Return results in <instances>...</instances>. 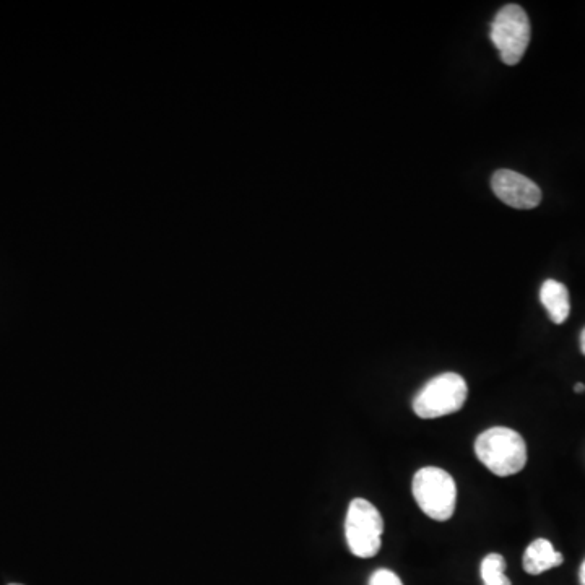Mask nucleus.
I'll return each mask as SVG.
<instances>
[{
	"mask_svg": "<svg viewBox=\"0 0 585 585\" xmlns=\"http://www.w3.org/2000/svg\"><path fill=\"white\" fill-rule=\"evenodd\" d=\"M475 454L481 464L498 477H511L527 464V446L517 431L504 426L486 429L475 441Z\"/></svg>",
	"mask_w": 585,
	"mask_h": 585,
	"instance_id": "1",
	"label": "nucleus"
},
{
	"mask_svg": "<svg viewBox=\"0 0 585 585\" xmlns=\"http://www.w3.org/2000/svg\"><path fill=\"white\" fill-rule=\"evenodd\" d=\"M413 498L431 519L449 520L455 511L457 486L454 478L439 467H425L413 477Z\"/></svg>",
	"mask_w": 585,
	"mask_h": 585,
	"instance_id": "2",
	"label": "nucleus"
},
{
	"mask_svg": "<svg viewBox=\"0 0 585 585\" xmlns=\"http://www.w3.org/2000/svg\"><path fill=\"white\" fill-rule=\"evenodd\" d=\"M468 386L464 377L455 373H444L434 377L421 389L413 400L416 415L425 420L441 418L459 412L467 400Z\"/></svg>",
	"mask_w": 585,
	"mask_h": 585,
	"instance_id": "3",
	"label": "nucleus"
},
{
	"mask_svg": "<svg viewBox=\"0 0 585 585\" xmlns=\"http://www.w3.org/2000/svg\"><path fill=\"white\" fill-rule=\"evenodd\" d=\"M491 41L501 54V61L516 65L529 48L532 28L525 10L520 5H504L491 23Z\"/></svg>",
	"mask_w": 585,
	"mask_h": 585,
	"instance_id": "4",
	"label": "nucleus"
},
{
	"mask_svg": "<svg viewBox=\"0 0 585 585\" xmlns=\"http://www.w3.org/2000/svg\"><path fill=\"white\" fill-rule=\"evenodd\" d=\"M382 532L381 512L366 499H353L345 519V537L351 553L358 558H373L381 550Z\"/></svg>",
	"mask_w": 585,
	"mask_h": 585,
	"instance_id": "5",
	"label": "nucleus"
},
{
	"mask_svg": "<svg viewBox=\"0 0 585 585\" xmlns=\"http://www.w3.org/2000/svg\"><path fill=\"white\" fill-rule=\"evenodd\" d=\"M491 187L501 202L519 210H530L542 202V191L524 174L511 169H499L491 178Z\"/></svg>",
	"mask_w": 585,
	"mask_h": 585,
	"instance_id": "6",
	"label": "nucleus"
},
{
	"mask_svg": "<svg viewBox=\"0 0 585 585\" xmlns=\"http://www.w3.org/2000/svg\"><path fill=\"white\" fill-rule=\"evenodd\" d=\"M564 558L555 546L545 538H537L530 543L529 548L524 553V569L532 576H538L542 572L550 571L559 564H563Z\"/></svg>",
	"mask_w": 585,
	"mask_h": 585,
	"instance_id": "7",
	"label": "nucleus"
},
{
	"mask_svg": "<svg viewBox=\"0 0 585 585\" xmlns=\"http://www.w3.org/2000/svg\"><path fill=\"white\" fill-rule=\"evenodd\" d=\"M540 301L548 311L551 321L555 324H564L571 312V301L566 285L556 280H546L540 288Z\"/></svg>",
	"mask_w": 585,
	"mask_h": 585,
	"instance_id": "8",
	"label": "nucleus"
},
{
	"mask_svg": "<svg viewBox=\"0 0 585 585\" xmlns=\"http://www.w3.org/2000/svg\"><path fill=\"white\" fill-rule=\"evenodd\" d=\"M506 561L498 553H491L481 561V579L483 585H512L509 577L504 574Z\"/></svg>",
	"mask_w": 585,
	"mask_h": 585,
	"instance_id": "9",
	"label": "nucleus"
},
{
	"mask_svg": "<svg viewBox=\"0 0 585 585\" xmlns=\"http://www.w3.org/2000/svg\"><path fill=\"white\" fill-rule=\"evenodd\" d=\"M369 585H403L400 581V577L395 572L389 571V569H379L374 572L371 579H369Z\"/></svg>",
	"mask_w": 585,
	"mask_h": 585,
	"instance_id": "10",
	"label": "nucleus"
},
{
	"mask_svg": "<svg viewBox=\"0 0 585 585\" xmlns=\"http://www.w3.org/2000/svg\"><path fill=\"white\" fill-rule=\"evenodd\" d=\"M579 582L581 585H585V561L582 563L581 571H579Z\"/></svg>",
	"mask_w": 585,
	"mask_h": 585,
	"instance_id": "11",
	"label": "nucleus"
},
{
	"mask_svg": "<svg viewBox=\"0 0 585 585\" xmlns=\"http://www.w3.org/2000/svg\"><path fill=\"white\" fill-rule=\"evenodd\" d=\"M581 351L582 355H585V327L581 332Z\"/></svg>",
	"mask_w": 585,
	"mask_h": 585,
	"instance_id": "12",
	"label": "nucleus"
},
{
	"mask_svg": "<svg viewBox=\"0 0 585 585\" xmlns=\"http://www.w3.org/2000/svg\"><path fill=\"white\" fill-rule=\"evenodd\" d=\"M574 390H576V392H579V394H581V392H584L585 386H584V384H581V382H579V384H576V386H574Z\"/></svg>",
	"mask_w": 585,
	"mask_h": 585,
	"instance_id": "13",
	"label": "nucleus"
},
{
	"mask_svg": "<svg viewBox=\"0 0 585 585\" xmlns=\"http://www.w3.org/2000/svg\"><path fill=\"white\" fill-rule=\"evenodd\" d=\"M10 585H22V584H10Z\"/></svg>",
	"mask_w": 585,
	"mask_h": 585,
	"instance_id": "14",
	"label": "nucleus"
}]
</instances>
